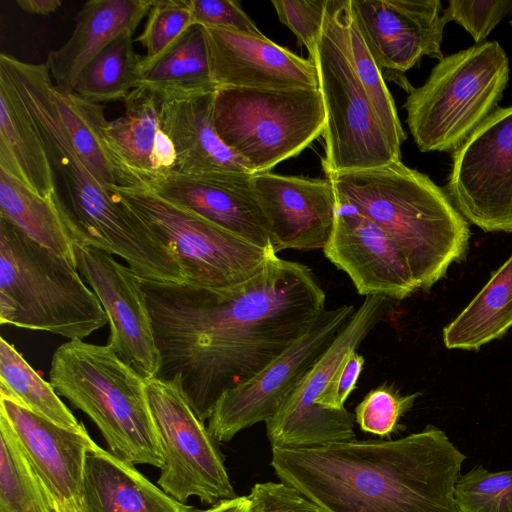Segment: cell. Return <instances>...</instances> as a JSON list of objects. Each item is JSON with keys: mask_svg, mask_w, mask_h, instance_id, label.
<instances>
[{"mask_svg": "<svg viewBox=\"0 0 512 512\" xmlns=\"http://www.w3.org/2000/svg\"><path fill=\"white\" fill-rule=\"evenodd\" d=\"M140 283L159 355L155 378L177 380L203 422L223 394L304 335L326 303L314 272L278 255L257 275L231 287L142 278Z\"/></svg>", "mask_w": 512, "mask_h": 512, "instance_id": "cell-1", "label": "cell"}, {"mask_svg": "<svg viewBox=\"0 0 512 512\" xmlns=\"http://www.w3.org/2000/svg\"><path fill=\"white\" fill-rule=\"evenodd\" d=\"M466 456L432 425L395 440L272 447L280 481L327 512H457Z\"/></svg>", "mask_w": 512, "mask_h": 512, "instance_id": "cell-2", "label": "cell"}, {"mask_svg": "<svg viewBox=\"0 0 512 512\" xmlns=\"http://www.w3.org/2000/svg\"><path fill=\"white\" fill-rule=\"evenodd\" d=\"M0 84L14 97L46 150L62 186L61 211L73 242L122 258L139 278L179 281L181 268L168 247L117 192L98 182L77 153L54 104L46 65L1 53Z\"/></svg>", "mask_w": 512, "mask_h": 512, "instance_id": "cell-3", "label": "cell"}, {"mask_svg": "<svg viewBox=\"0 0 512 512\" xmlns=\"http://www.w3.org/2000/svg\"><path fill=\"white\" fill-rule=\"evenodd\" d=\"M326 178L339 202L376 223L399 244L418 290H430L452 263L465 258L468 222L427 175L395 161Z\"/></svg>", "mask_w": 512, "mask_h": 512, "instance_id": "cell-4", "label": "cell"}, {"mask_svg": "<svg viewBox=\"0 0 512 512\" xmlns=\"http://www.w3.org/2000/svg\"><path fill=\"white\" fill-rule=\"evenodd\" d=\"M50 383L98 427L110 451L159 469L163 453L148 406L146 379L106 345L69 340L53 353Z\"/></svg>", "mask_w": 512, "mask_h": 512, "instance_id": "cell-5", "label": "cell"}, {"mask_svg": "<svg viewBox=\"0 0 512 512\" xmlns=\"http://www.w3.org/2000/svg\"><path fill=\"white\" fill-rule=\"evenodd\" d=\"M0 323L83 340L108 317L75 264L0 217Z\"/></svg>", "mask_w": 512, "mask_h": 512, "instance_id": "cell-6", "label": "cell"}, {"mask_svg": "<svg viewBox=\"0 0 512 512\" xmlns=\"http://www.w3.org/2000/svg\"><path fill=\"white\" fill-rule=\"evenodd\" d=\"M508 79V58L496 41L441 59L404 104L419 150H456L496 109Z\"/></svg>", "mask_w": 512, "mask_h": 512, "instance_id": "cell-7", "label": "cell"}, {"mask_svg": "<svg viewBox=\"0 0 512 512\" xmlns=\"http://www.w3.org/2000/svg\"><path fill=\"white\" fill-rule=\"evenodd\" d=\"M348 0H329L321 37L311 58L326 115L322 167L330 173L367 170L401 161L390 143L350 58Z\"/></svg>", "mask_w": 512, "mask_h": 512, "instance_id": "cell-8", "label": "cell"}, {"mask_svg": "<svg viewBox=\"0 0 512 512\" xmlns=\"http://www.w3.org/2000/svg\"><path fill=\"white\" fill-rule=\"evenodd\" d=\"M213 118L221 140L252 174L270 172L323 135L319 89L218 88Z\"/></svg>", "mask_w": 512, "mask_h": 512, "instance_id": "cell-9", "label": "cell"}, {"mask_svg": "<svg viewBox=\"0 0 512 512\" xmlns=\"http://www.w3.org/2000/svg\"><path fill=\"white\" fill-rule=\"evenodd\" d=\"M176 258L184 283L225 288L261 272L277 256L144 188H115Z\"/></svg>", "mask_w": 512, "mask_h": 512, "instance_id": "cell-10", "label": "cell"}, {"mask_svg": "<svg viewBox=\"0 0 512 512\" xmlns=\"http://www.w3.org/2000/svg\"><path fill=\"white\" fill-rule=\"evenodd\" d=\"M146 394L164 458L157 482L160 488L182 503L196 496L212 506L236 497L217 441L179 382L146 380Z\"/></svg>", "mask_w": 512, "mask_h": 512, "instance_id": "cell-11", "label": "cell"}, {"mask_svg": "<svg viewBox=\"0 0 512 512\" xmlns=\"http://www.w3.org/2000/svg\"><path fill=\"white\" fill-rule=\"evenodd\" d=\"M388 300L383 295L366 296L327 351L265 422L271 447L312 448L355 439V415L346 408H324L317 401L343 359L382 320Z\"/></svg>", "mask_w": 512, "mask_h": 512, "instance_id": "cell-12", "label": "cell"}, {"mask_svg": "<svg viewBox=\"0 0 512 512\" xmlns=\"http://www.w3.org/2000/svg\"><path fill=\"white\" fill-rule=\"evenodd\" d=\"M355 311L351 304L325 309L304 335L259 373L223 394L208 419L215 440L228 442L241 430L271 418Z\"/></svg>", "mask_w": 512, "mask_h": 512, "instance_id": "cell-13", "label": "cell"}, {"mask_svg": "<svg viewBox=\"0 0 512 512\" xmlns=\"http://www.w3.org/2000/svg\"><path fill=\"white\" fill-rule=\"evenodd\" d=\"M448 194L485 232H512V106L496 108L453 151Z\"/></svg>", "mask_w": 512, "mask_h": 512, "instance_id": "cell-14", "label": "cell"}, {"mask_svg": "<svg viewBox=\"0 0 512 512\" xmlns=\"http://www.w3.org/2000/svg\"><path fill=\"white\" fill-rule=\"evenodd\" d=\"M73 250L78 272L108 317L107 345L146 380L155 378L159 355L140 278L105 251L78 243Z\"/></svg>", "mask_w": 512, "mask_h": 512, "instance_id": "cell-15", "label": "cell"}, {"mask_svg": "<svg viewBox=\"0 0 512 512\" xmlns=\"http://www.w3.org/2000/svg\"><path fill=\"white\" fill-rule=\"evenodd\" d=\"M351 8L378 67L408 93L407 70L424 56L444 58L439 0H351Z\"/></svg>", "mask_w": 512, "mask_h": 512, "instance_id": "cell-16", "label": "cell"}, {"mask_svg": "<svg viewBox=\"0 0 512 512\" xmlns=\"http://www.w3.org/2000/svg\"><path fill=\"white\" fill-rule=\"evenodd\" d=\"M0 414L10 424L54 512H84L85 461L95 443L86 428H64L4 396H0Z\"/></svg>", "mask_w": 512, "mask_h": 512, "instance_id": "cell-17", "label": "cell"}, {"mask_svg": "<svg viewBox=\"0 0 512 512\" xmlns=\"http://www.w3.org/2000/svg\"><path fill=\"white\" fill-rule=\"evenodd\" d=\"M325 257L351 279L358 294L404 300L418 289L399 244L376 223L337 200Z\"/></svg>", "mask_w": 512, "mask_h": 512, "instance_id": "cell-18", "label": "cell"}, {"mask_svg": "<svg viewBox=\"0 0 512 512\" xmlns=\"http://www.w3.org/2000/svg\"><path fill=\"white\" fill-rule=\"evenodd\" d=\"M274 252L323 249L331 234L337 197L331 181L272 172L252 176Z\"/></svg>", "mask_w": 512, "mask_h": 512, "instance_id": "cell-19", "label": "cell"}, {"mask_svg": "<svg viewBox=\"0 0 512 512\" xmlns=\"http://www.w3.org/2000/svg\"><path fill=\"white\" fill-rule=\"evenodd\" d=\"M253 175L227 173L192 177L168 172L148 179L144 189L274 252L252 183Z\"/></svg>", "mask_w": 512, "mask_h": 512, "instance_id": "cell-20", "label": "cell"}, {"mask_svg": "<svg viewBox=\"0 0 512 512\" xmlns=\"http://www.w3.org/2000/svg\"><path fill=\"white\" fill-rule=\"evenodd\" d=\"M218 88L318 89L314 61L264 35L206 27Z\"/></svg>", "mask_w": 512, "mask_h": 512, "instance_id": "cell-21", "label": "cell"}, {"mask_svg": "<svg viewBox=\"0 0 512 512\" xmlns=\"http://www.w3.org/2000/svg\"><path fill=\"white\" fill-rule=\"evenodd\" d=\"M215 92L161 100V128L170 138L176 154L171 172L192 177L252 174L216 131L213 118Z\"/></svg>", "mask_w": 512, "mask_h": 512, "instance_id": "cell-22", "label": "cell"}, {"mask_svg": "<svg viewBox=\"0 0 512 512\" xmlns=\"http://www.w3.org/2000/svg\"><path fill=\"white\" fill-rule=\"evenodd\" d=\"M153 0H91L74 18L68 41L47 55L46 67L56 87L75 91L79 76L89 62L125 30L135 31L148 14Z\"/></svg>", "mask_w": 512, "mask_h": 512, "instance_id": "cell-23", "label": "cell"}, {"mask_svg": "<svg viewBox=\"0 0 512 512\" xmlns=\"http://www.w3.org/2000/svg\"><path fill=\"white\" fill-rule=\"evenodd\" d=\"M84 512H201L142 475L134 464L96 443L86 455Z\"/></svg>", "mask_w": 512, "mask_h": 512, "instance_id": "cell-24", "label": "cell"}, {"mask_svg": "<svg viewBox=\"0 0 512 512\" xmlns=\"http://www.w3.org/2000/svg\"><path fill=\"white\" fill-rule=\"evenodd\" d=\"M124 101V114L108 122L106 135L115 153L145 182L173 171L176 154L160 124L159 96L144 87L133 89Z\"/></svg>", "mask_w": 512, "mask_h": 512, "instance_id": "cell-25", "label": "cell"}, {"mask_svg": "<svg viewBox=\"0 0 512 512\" xmlns=\"http://www.w3.org/2000/svg\"><path fill=\"white\" fill-rule=\"evenodd\" d=\"M51 93L77 153L98 182L110 191L118 187L145 188L144 181L126 166L109 143L104 106L75 92H63L54 84Z\"/></svg>", "mask_w": 512, "mask_h": 512, "instance_id": "cell-26", "label": "cell"}, {"mask_svg": "<svg viewBox=\"0 0 512 512\" xmlns=\"http://www.w3.org/2000/svg\"><path fill=\"white\" fill-rule=\"evenodd\" d=\"M137 87L160 100L216 91L206 27L193 23L157 58H141Z\"/></svg>", "mask_w": 512, "mask_h": 512, "instance_id": "cell-27", "label": "cell"}, {"mask_svg": "<svg viewBox=\"0 0 512 512\" xmlns=\"http://www.w3.org/2000/svg\"><path fill=\"white\" fill-rule=\"evenodd\" d=\"M512 327V254L443 329L448 349L478 350Z\"/></svg>", "mask_w": 512, "mask_h": 512, "instance_id": "cell-28", "label": "cell"}, {"mask_svg": "<svg viewBox=\"0 0 512 512\" xmlns=\"http://www.w3.org/2000/svg\"><path fill=\"white\" fill-rule=\"evenodd\" d=\"M0 169L32 191L49 197L57 191L46 150L14 97L0 84Z\"/></svg>", "mask_w": 512, "mask_h": 512, "instance_id": "cell-29", "label": "cell"}, {"mask_svg": "<svg viewBox=\"0 0 512 512\" xmlns=\"http://www.w3.org/2000/svg\"><path fill=\"white\" fill-rule=\"evenodd\" d=\"M0 217L31 239L76 265L73 240L56 191L42 197L0 169Z\"/></svg>", "mask_w": 512, "mask_h": 512, "instance_id": "cell-30", "label": "cell"}, {"mask_svg": "<svg viewBox=\"0 0 512 512\" xmlns=\"http://www.w3.org/2000/svg\"><path fill=\"white\" fill-rule=\"evenodd\" d=\"M0 396L64 428L77 431L84 427L59 398L51 383L40 377L3 337L0 338Z\"/></svg>", "mask_w": 512, "mask_h": 512, "instance_id": "cell-31", "label": "cell"}, {"mask_svg": "<svg viewBox=\"0 0 512 512\" xmlns=\"http://www.w3.org/2000/svg\"><path fill=\"white\" fill-rule=\"evenodd\" d=\"M133 31L125 30L81 72L75 93L95 102L124 100L137 88L141 58L133 48Z\"/></svg>", "mask_w": 512, "mask_h": 512, "instance_id": "cell-32", "label": "cell"}, {"mask_svg": "<svg viewBox=\"0 0 512 512\" xmlns=\"http://www.w3.org/2000/svg\"><path fill=\"white\" fill-rule=\"evenodd\" d=\"M0 512H54L7 419L0 414Z\"/></svg>", "mask_w": 512, "mask_h": 512, "instance_id": "cell-33", "label": "cell"}, {"mask_svg": "<svg viewBox=\"0 0 512 512\" xmlns=\"http://www.w3.org/2000/svg\"><path fill=\"white\" fill-rule=\"evenodd\" d=\"M346 37L355 72L390 143L398 152H401V144L406 139V133L400 123L395 102L385 84L383 73L373 59L355 21L351 0H348L346 11Z\"/></svg>", "mask_w": 512, "mask_h": 512, "instance_id": "cell-34", "label": "cell"}, {"mask_svg": "<svg viewBox=\"0 0 512 512\" xmlns=\"http://www.w3.org/2000/svg\"><path fill=\"white\" fill-rule=\"evenodd\" d=\"M454 499L457 512H512V469L476 465L458 478Z\"/></svg>", "mask_w": 512, "mask_h": 512, "instance_id": "cell-35", "label": "cell"}, {"mask_svg": "<svg viewBox=\"0 0 512 512\" xmlns=\"http://www.w3.org/2000/svg\"><path fill=\"white\" fill-rule=\"evenodd\" d=\"M193 23L189 0H153L144 31L136 39L147 51L142 61L157 58Z\"/></svg>", "mask_w": 512, "mask_h": 512, "instance_id": "cell-36", "label": "cell"}, {"mask_svg": "<svg viewBox=\"0 0 512 512\" xmlns=\"http://www.w3.org/2000/svg\"><path fill=\"white\" fill-rule=\"evenodd\" d=\"M419 393L402 395L383 383L370 390L355 408V421L364 432L387 437L397 431L400 418L411 409Z\"/></svg>", "mask_w": 512, "mask_h": 512, "instance_id": "cell-37", "label": "cell"}, {"mask_svg": "<svg viewBox=\"0 0 512 512\" xmlns=\"http://www.w3.org/2000/svg\"><path fill=\"white\" fill-rule=\"evenodd\" d=\"M511 14L512 0H450L442 18L445 23H459L479 44L485 42L496 25Z\"/></svg>", "mask_w": 512, "mask_h": 512, "instance_id": "cell-38", "label": "cell"}, {"mask_svg": "<svg viewBox=\"0 0 512 512\" xmlns=\"http://www.w3.org/2000/svg\"><path fill=\"white\" fill-rule=\"evenodd\" d=\"M271 3L280 22L296 35L312 58L322 34L329 0H273Z\"/></svg>", "mask_w": 512, "mask_h": 512, "instance_id": "cell-39", "label": "cell"}, {"mask_svg": "<svg viewBox=\"0 0 512 512\" xmlns=\"http://www.w3.org/2000/svg\"><path fill=\"white\" fill-rule=\"evenodd\" d=\"M247 497L251 512H327L282 481L256 483Z\"/></svg>", "mask_w": 512, "mask_h": 512, "instance_id": "cell-40", "label": "cell"}, {"mask_svg": "<svg viewBox=\"0 0 512 512\" xmlns=\"http://www.w3.org/2000/svg\"><path fill=\"white\" fill-rule=\"evenodd\" d=\"M193 22L205 27L263 35L255 23L233 0H189Z\"/></svg>", "mask_w": 512, "mask_h": 512, "instance_id": "cell-41", "label": "cell"}, {"mask_svg": "<svg viewBox=\"0 0 512 512\" xmlns=\"http://www.w3.org/2000/svg\"><path fill=\"white\" fill-rule=\"evenodd\" d=\"M364 363L362 355L356 350L351 351L334 372L317 404L328 409H344V403L355 389Z\"/></svg>", "mask_w": 512, "mask_h": 512, "instance_id": "cell-42", "label": "cell"}, {"mask_svg": "<svg viewBox=\"0 0 512 512\" xmlns=\"http://www.w3.org/2000/svg\"><path fill=\"white\" fill-rule=\"evenodd\" d=\"M17 5L30 14L48 16L62 5L59 0H18Z\"/></svg>", "mask_w": 512, "mask_h": 512, "instance_id": "cell-43", "label": "cell"}, {"mask_svg": "<svg viewBox=\"0 0 512 512\" xmlns=\"http://www.w3.org/2000/svg\"><path fill=\"white\" fill-rule=\"evenodd\" d=\"M201 512H251V504L247 497L236 496L230 499H222Z\"/></svg>", "mask_w": 512, "mask_h": 512, "instance_id": "cell-44", "label": "cell"}, {"mask_svg": "<svg viewBox=\"0 0 512 512\" xmlns=\"http://www.w3.org/2000/svg\"><path fill=\"white\" fill-rule=\"evenodd\" d=\"M510 23H511V27H512V21Z\"/></svg>", "mask_w": 512, "mask_h": 512, "instance_id": "cell-45", "label": "cell"}]
</instances>
